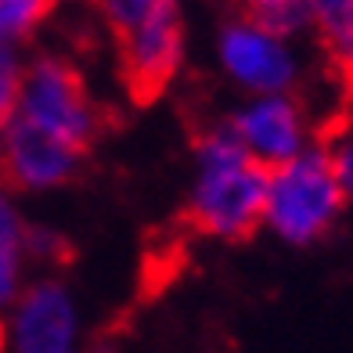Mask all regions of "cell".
<instances>
[{
    "mask_svg": "<svg viewBox=\"0 0 353 353\" xmlns=\"http://www.w3.org/2000/svg\"><path fill=\"white\" fill-rule=\"evenodd\" d=\"M4 346H8V332H4V325H0V353H4Z\"/></svg>",
    "mask_w": 353,
    "mask_h": 353,
    "instance_id": "cell-17",
    "label": "cell"
},
{
    "mask_svg": "<svg viewBox=\"0 0 353 353\" xmlns=\"http://www.w3.org/2000/svg\"><path fill=\"white\" fill-rule=\"evenodd\" d=\"M119 47V76L134 105H152L166 94L184 58V19L176 0L152 14L130 37L116 40Z\"/></svg>",
    "mask_w": 353,
    "mask_h": 353,
    "instance_id": "cell-4",
    "label": "cell"
},
{
    "mask_svg": "<svg viewBox=\"0 0 353 353\" xmlns=\"http://www.w3.org/2000/svg\"><path fill=\"white\" fill-rule=\"evenodd\" d=\"M228 126L245 144V152L270 170L292 163L303 152V137H307V130H303L307 126L303 123V112L288 94H270V98L252 101Z\"/></svg>",
    "mask_w": 353,
    "mask_h": 353,
    "instance_id": "cell-7",
    "label": "cell"
},
{
    "mask_svg": "<svg viewBox=\"0 0 353 353\" xmlns=\"http://www.w3.org/2000/svg\"><path fill=\"white\" fill-rule=\"evenodd\" d=\"M220 61H223V69H228V76L234 83H242L245 90L260 94V98L285 94L296 79V61L288 54L285 40L249 26L245 19L223 26Z\"/></svg>",
    "mask_w": 353,
    "mask_h": 353,
    "instance_id": "cell-6",
    "label": "cell"
},
{
    "mask_svg": "<svg viewBox=\"0 0 353 353\" xmlns=\"http://www.w3.org/2000/svg\"><path fill=\"white\" fill-rule=\"evenodd\" d=\"M22 220L11 210V202L0 195V303H11L19 292V270H22Z\"/></svg>",
    "mask_w": 353,
    "mask_h": 353,
    "instance_id": "cell-10",
    "label": "cell"
},
{
    "mask_svg": "<svg viewBox=\"0 0 353 353\" xmlns=\"http://www.w3.org/2000/svg\"><path fill=\"white\" fill-rule=\"evenodd\" d=\"M332 170H335V181H339L346 202L353 199V137H346L339 148H332Z\"/></svg>",
    "mask_w": 353,
    "mask_h": 353,
    "instance_id": "cell-15",
    "label": "cell"
},
{
    "mask_svg": "<svg viewBox=\"0 0 353 353\" xmlns=\"http://www.w3.org/2000/svg\"><path fill=\"white\" fill-rule=\"evenodd\" d=\"M54 8L58 0H0V43L11 47L14 40L33 37Z\"/></svg>",
    "mask_w": 353,
    "mask_h": 353,
    "instance_id": "cell-11",
    "label": "cell"
},
{
    "mask_svg": "<svg viewBox=\"0 0 353 353\" xmlns=\"http://www.w3.org/2000/svg\"><path fill=\"white\" fill-rule=\"evenodd\" d=\"M87 152L11 116L0 130V176L14 188H58L79 176Z\"/></svg>",
    "mask_w": 353,
    "mask_h": 353,
    "instance_id": "cell-5",
    "label": "cell"
},
{
    "mask_svg": "<svg viewBox=\"0 0 353 353\" xmlns=\"http://www.w3.org/2000/svg\"><path fill=\"white\" fill-rule=\"evenodd\" d=\"M76 314L61 285L40 281L19 299L14 310V346L19 353H72Z\"/></svg>",
    "mask_w": 353,
    "mask_h": 353,
    "instance_id": "cell-8",
    "label": "cell"
},
{
    "mask_svg": "<svg viewBox=\"0 0 353 353\" xmlns=\"http://www.w3.org/2000/svg\"><path fill=\"white\" fill-rule=\"evenodd\" d=\"M307 8L343 112L353 116V0H307Z\"/></svg>",
    "mask_w": 353,
    "mask_h": 353,
    "instance_id": "cell-9",
    "label": "cell"
},
{
    "mask_svg": "<svg viewBox=\"0 0 353 353\" xmlns=\"http://www.w3.org/2000/svg\"><path fill=\"white\" fill-rule=\"evenodd\" d=\"M19 90H22V65H19V58H14L11 47L0 43V130H4V123L14 116Z\"/></svg>",
    "mask_w": 353,
    "mask_h": 353,
    "instance_id": "cell-14",
    "label": "cell"
},
{
    "mask_svg": "<svg viewBox=\"0 0 353 353\" xmlns=\"http://www.w3.org/2000/svg\"><path fill=\"white\" fill-rule=\"evenodd\" d=\"M346 195L332 170V148L314 144L270 176L267 220L285 242L307 245L321 238L343 213Z\"/></svg>",
    "mask_w": 353,
    "mask_h": 353,
    "instance_id": "cell-2",
    "label": "cell"
},
{
    "mask_svg": "<svg viewBox=\"0 0 353 353\" xmlns=\"http://www.w3.org/2000/svg\"><path fill=\"white\" fill-rule=\"evenodd\" d=\"M199 184L188 199L184 223L195 234L249 242L267 220V195L274 170L245 152L228 123L195 137Z\"/></svg>",
    "mask_w": 353,
    "mask_h": 353,
    "instance_id": "cell-1",
    "label": "cell"
},
{
    "mask_svg": "<svg viewBox=\"0 0 353 353\" xmlns=\"http://www.w3.org/2000/svg\"><path fill=\"white\" fill-rule=\"evenodd\" d=\"M14 116L26 123L40 126L51 137L72 144V148L87 152L98 141V108L90 101V90L83 83L76 65L65 58H37L33 65L22 72V90Z\"/></svg>",
    "mask_w": 353,
    "mask_h": 353,
    "instance_id": "cell-3",
    "label": "cell"
},
{
    "mask_svg": "<svg viewBox=\"0 0 353 353\" xmlns=\"http://www.w3.org/2000/svg\"><path fill=\"white\" fill-rule=\"evenodd\" d=\"M234 4H238V8H242V14H252L256 8H263V4H267V0H234Z\"/></svg>",
    "mask_w": 353,
    "mask_h": 353,
    "instance_id": "cell-16",
    "label": "cell"
},
{
    "mask_svg": "<svg viewBox=\"0 0 353 353\" xmlns=\"http://www.w3.org/2000/svg\"><path fill=\"white\" fill-rule=\"evenodd\" d=\"M94 4H98L108 33L116 40H123V37H130L134 29H141L152 14L163 11L170 0H94Z\"/></svg>",
    "mask_w": 353,
    "mask_h": 353,
    "instance_id": "cell-12",
    "label": "cell"
},
{
    "mask_svg": "<svg viewBox=\"0 0 353 353\" xmlns=\"http://www.w3.org/2000/svg\"><path fill=\"white\" fill-rule=\"evenodd\" d=\"M22 252L33 256V260H40V263H69L72 260V242L65 234L47 231V228H26Z\"/></svg>",
    "mask_w": 353,
    "mask_h": 353,
    "instance_id": "cell-13",
    "label": "cell"
}]
</instances>
